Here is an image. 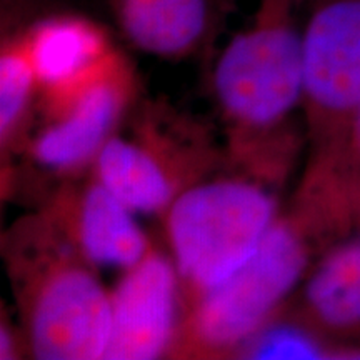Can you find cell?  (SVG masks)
<instances>
[{"label": "cell", "instance_id": "cell-1", "mask_svg": "<svg viewBox=\"0 0 360 360\" xmlns=\"http://www.w3.org/2000/svg\"><path fill=\"white\" fill-rule=\"evenodd\" d=\"M309 0H257L214 62L212 89L233 170L278 187L307 146L302 117Z\"/></svg>", "mask_w": 360, "mask_h": 360}, {"label": "cell", "instance_id": "cell-2", "mask_svg": "<svg viewBox=\"0 0 360 360\" xmlns=\"http://www.w3.org/2000/svg\"><path fill=\"white\" fill-rule=\"evenodd\" d=\"M6 260L27 352L40 360H103L110 342V290L42 212L7 237Z\"/></svg>", "mask_w": 360, "mask_h": 360}, {"label": "cell", "instance_id": "cell-3", "mask_svg": "<svg viewBox=\"0 0 360 360\" xmlns=\"http://www.w3.org/2000/svg\"><path fill=\"white\" fill-rule=\"evenodd\" d=\"M327 247L321 232L287 205L254 257L188 305L172 357H236L237 350L289 304Z\"/></svg>", "mask_w": 360, "mask_h": 360}, {"label": "cell", "instance_id": "cell-4", "mask_svg": "<svg viewBox=\"0 0 360 360\" xmlns=\"http://www.w3.org/2000/svg\"><path fill=\"white\" fill-rule=\"evenodd\" d=\"M276 188L238 170L214 174L162 215L187 307L254 257L282 212Z\"/></svg>", "mask_w": 360, "mask_h": 360}, {"label": "cell", "instance_id": "cell-5", "mask_svg": "<svg viewBox=\"0 0 360 360\" xmlns=\"http://www.w3.org/2000/svg\"><path fill=\"white\" fill-rule=\"evenodd\" d=\"M129 130L102 147L92 174L135 214L164 215L180 193L229 165L204 125L162 103L132 110Z\"/></svg>", "mask_w": 360, "mask_h": 360}, {"label": "cell", "instance_id": "cell-6", "mask_svg": "<svg viewBox=\"0 0 360 360\" xmlns=\"http://www.w3.org/2000/svg\"><path fill=\"white\" fill-rule=\"evenodd\" d=\"M360 110V0H309L302 122L307 164L332 155Z\"/></svg>", "mask_w": 360, "mask_h": 360}, {"label": "cell", "instance_id": "cell-7", "mask_svg": "<svg viewBox=\"0 0 360 360\" xmlns=\"http://www.w3.org/2000/svg\"><path fill=\"white\" fill-rule=\"evenodd\" d=\"M137 75L122 51L64 105L30 141L27 154L37 167L62 177L92 169L107 141L119 130L137 97Z\"/></svg>", "mask_w": 360, "mask_h": 360}, {"label": "cell", "instance_id": "cell-8", "mask_svg": "<svg viewBox=\"0 0 360 360\" xmlns=\"http://www.w3.org/2000/svg\"><path fill=\"white\" fill-rule=\"evenodd\" d=\"M112 332L103 360L172 357L187 304L174 259L152 247L110 290Z\"/></svg>", "mask_w": 360, "mask_h": 360}, {"label": "cell", "instance_id": "cell-9", "mask_svg": "<svg viewBox=\"0 0 360 360\" xmlns=\"http://www.w3.org/2000/svg\"><path fill=\"white\" fill-rule=\"evenodd\" d=\"M40 212L97 269L127 270L152 249L135 212L96 175L67 180Z\"/></svg>", "mask_w": 360, "mask_h": 360}, {"label": "cell", "instance_id": "cell-10", "mask_svg": "<svg viewBox=\"0 0 360 360\" xmlns=\"http://www.w3.org/2000/svg\"><path fill=\"white\" fill-rule=\"evenodd\" d=\"M20 34L37 74L45 115L96 79L119 51L102 27L72 13L44 17Z\"/></svg>", "mask_w": 360, "mask_h": 360}, {"label": "cell", "instance_id": "cell-11", "mask_svg": "<svg viewBox=\"0 0 360 360\" xmlns=\"http://www.w3.org/2000/svg\"><path fill=\"white\" fill-rule=\"evenodd\" d=\"M120 32L164 60L209 57L238 0H109Z\"/></svg>", "mask_w": 360, "mask_h": 360}, {"label": "cell", "instance_id": "cell-12", "mask_svg": "<svg viewBox=\"0 0 360 360\" xmlns=\"http://www.w3.org/2000/svg\"><path fill=\"white\" fill-rule=\"evenodd\" d=\"M285 309L332 339L360 344V231L319 255Z\"/></svg>", "mask_w": 360, "mask_h": 360}, {"label": "cell", "instance_id": "cell-13", "mask_svg": "<svg viewBox=\"0 0 360 360\" xmlns=\"http://www.w3.org/2000/svg\"><path fill=\"white\" fill-rule=\"evenodd\" d=\"M332 242L360 231V110L330 157L304 167L292 197Z\"/></svg>", "mask_w": 360, "mask_h": 360}, {"label": "cell", "instance_id": "cell-14", "mask_svg": "<svg viewBox=\"0 0 360 360\" xmlns=\"http://www.w3.org/2000/svg\"><path fill=\"white\" fill-rule=\"evenodd\" d=\"M249 360H360V344L332 339L283 307L237 350Z\"/></svg>", "mask_w": 360, "mask_h": 360}, {"label": "cell", "instance_id": "cell-15", "mask_svg": "<svg viewBox=\"0 0 360 360\" xmlns=\"http://www.w3.org/2000/svg\"><path fill=\"white\" fill-rule=\"evenodd\" d=\"M39 97V80L19 32L2 40L0 47V143L2 152L22 141L27 120Z\"/></svg>", "mask_w": 360, "mask_h": 360}, {"label": "cell", "instance_id": "cell-16", "mask_svg": "<svg viewBox=\"0 0 360 360\" xmlns=\"http://www.w3.org/2000/svg\"><path fill=\"white\" fill-rule=\"evenodd\" d=\"M27 349V342L24 332L15 330L11 323L2 322L0 327V359L2 360H13L22 357V352Z\"/></svg>", "mask_w": 360, "mask_h": 360}]
</instances>
